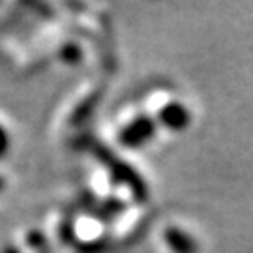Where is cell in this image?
Listing matches in <instances>:
<instances>
[{
    "instance_id": "5",
    "label": "cell",
    "mask_w": 253,
    "mask_h": 253,
    "mask_svg": "<svg viewBox=\"0 0 253 253\" xmlns=\"http://www.w3.org/2000/svg\"><path fill=\"white\" fill-rule=\"evenodd\" d=\"M101 94H103V90L98 88L96 92L88 94V96H86V98H84L77 107L73 109L72 118H70V124H72V126H81L83 122H86V120L90 118V115L94 113V109H96V105L100 103Z\"/></svg>"
},
{
    "instance_id": "6",
    "label": "cell",
    "mask_w": 253,
    "mask_h": 253,
    "mask_svg": "<svg viewBox=\"0 0 253 253\" xmlns=\"http://www.w3.org/2000/svg\"><path fill=\"white\" fill-rule=\"evenodd\" d=\"M58 56L66 64H79L83 60V49L77 43H64L58 49Z\"/></svg>"
},
{
    "instance_id": "11",
    "label": "cell",
    "mask_w": 253,
    "mask_h": 253,
    "mask_svg": "<svg viewBox=\"0 0 253 253\" xmlns=\"http://www.w3.org/2000/svg\"><path fill=\"white\" fill-rule=\"evenodd\" d=\"M9 146H11V141H9L8 129L0 124V160L9 152Z\"/></svg>"
},
{
    "instance_id": "10",
    "label": "cell",
    "mask_w": 253,
    "mask_h": 253,
    "mask_svg": "<svg viewBox=\"0 0 253 253\" xmlns=\"http://www.w3.org/2000/svg\"><path fill=\"white\" fill-rule=\"evenodd\" d=\"M58 235H60V238H62L66 244H75V240H77V236L73 233V225L70 221H66V223H62V225L58 227Z\"/></svg>"
},
{
    "instance_id": "1",
    "label": "cell",
    "mask_w": 253,
    "mask_h": 253,
    "mask_svg": "<svg viewBox=\"0 0 253 253\" xmlns=\"http://www.w3.org/2000/svg\"><path fill=\"white\" fill-rule=\"evenodd\" d=\"M90 150L109 169L113 180L117 182V184H124V186L129 188V191H131V195H133V199H135L137 203H146V201H148V186H146V182L143 180V176H141L129 163L117 158L115 154L109 150L107 146L100 145V143H92Z\"/></svg>"
},
{
    "instance_id": "12",
    "label": "cell",
    "mask_w": 253,
    "mask_h": 253,
    "mask_svg": "<svg viewBox=\"0 0 253 253\" xmlns=\"http://www.w3.org/2000/svg\"><path fill=\"white\" fill-rule=\"evenodd\" d=\"M0 253H21V250H19L17 246L8 244V246H4V248H2V252Z\"/></svg>"
},
{
    "instance_id": "4",
    "label": "cell",
    "mask_w": 253,
    "mask_h": 253,
    "mask_svg": "<svg viewBox=\"0 0 253 253\" xmlns=\"http://www.w3.org/2000/svg\"><path fill=\"white\" fill-rule=\"evenodd\" d=\"M163 238L165 244L169 246V250L172 253H197L199 246L195 242V238L191 235H188L186 231H182L178 227H167L163 231Z\"/></svg>"
},
{
    "instance_id": "13",
    "label": "cell",
    "mask_w": 253,
    "mask_h": 253,
    "mask_svg": "<svg viewBox=\"0 0 253 253\" xmlns=\"http://www.w3.org/2000/svg\"><path fill=\"white\" fill-rule=\"evenodd\" d=\"M4 188H6V178H4V176H0V191L4 190Z\"/></svg>"
},
{
    "instance_id": "9",
    "label": "cell",
    "mask_w": 253,
    "mask_h": 253,
    "mask_svg": "<svg viewBox=\"0 0 253 253\" xmlns=\"http://www.w3.org/2000/svg\"><path fill=\"white\" fill-rule=\"evenodd\" d=\"M79 252L81 253H101L107 248V242L100 238V240H94V242H86V244H77Z\"/></svg>"
},
{
    "instance_id": "2",
    "label": "cell",
    "mask_w": 253,
    "mask_h": 253,
    "mask_svg": "<svg viewBox=\"0 0 253 253\" xmlns=\"http://www.w3.org/2000/svg\"><path fill=\"white\" fill-rule=\"evenodd\" d=\"M156 127H158V124H156L154 118L141 115V117L133 118L129 124L122 127V131L118 135V141H120V145L126 146V148H141L148 141H152L154 133H156Z\"/></svg>"
},
{
    "instance_id": "7",
    "label": "cell",
    "mask_w": 253,
    "mask_h": 253,
    "mask_svg": "<svg viewBox=\"0 0 253 253\" xmlns=\"http://www.w3.org/2000/svg\"><path fill=\"white\" fill-rule=\"evenodd\" d=\"M122 210H124V203H122V201L109 199L101 205L100 210H96V214H98L101 219H113V217L118 216Z\"/></svg>"
},
{
    "instance_id": "8",
    "label": "cell",
    "mask_w": 253,
    "mask_h": 253,
    "mask_svg": "<svg viewBox=\"0 0 253 253\" xmlns=\"http://www.w3.org/2000/svg\"><path fill=\"white\" fill-rule=\"evenodd\" d=\"M27 242H28V246H32L38 253H43V252L49 253V246H47L45 236L42 235L40 231H30L27 235Z\"/></svg>"
},
{
    "instance_id": "3",
    "label": "cell",
    "mask_w": 253,
    "mask_h": 253,
    "mask_svg": "<svg viewBox=\"0 0 253 253\" xmlns=\"http://www.w3.org/2000/svg\"><path fill=\"white\" fill-rule=\"evenodd\" d=\"M158 122L165 126L171 131H180V129H186L191 122V115L188 107L180 103V101H169L165 103L160 113H158Z\"/></svg>"
}]
</instances>
